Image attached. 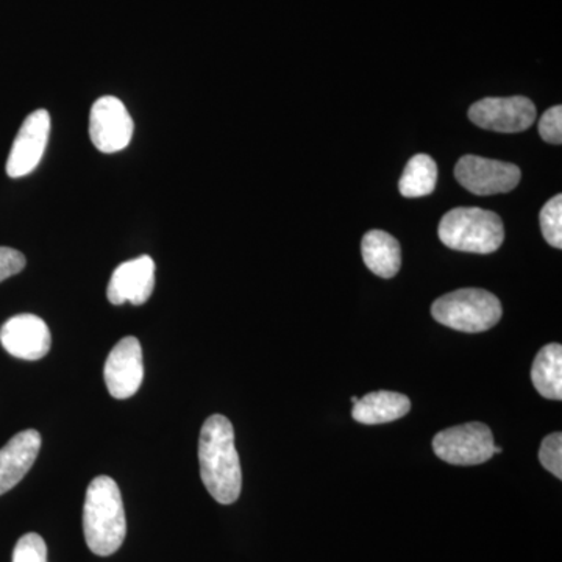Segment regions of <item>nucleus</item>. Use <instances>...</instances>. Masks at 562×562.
<instances>
[{"label":"nucleus","mask_w":562,"mask_h":562,"mask_svg":"<svg viewBox=\"0 0 562 562\" xmlns=\"http://www.w3.org/2000/svg\"><path fill=\"white\" fill-rule=\"evenodd\" d=\"M111 397L131 398L139 391L144 380L143 349L135 336L122 338L106 358L103 369Z\"/></svg>","instance_id":"9d476101"},{"label":"nucleus","mask_w":562,"mask_h":562,"mask_svg":"<svg viewBox=\"0 0 562 562\" xmlns=\"http://www.w3.org/2000/svg\"><path fill=\"white\" fill-rule=\"evenodd\" d=\"M541 231L546 241L557 249L562 247V195H554L541 210Z\"/></svg>","instance_id":"a211bd4d"},{"label":"nucleus","mask_w":562,"mask_h":562,"mask_svg":"<svg viewBox=\"0 0 562 562\" xmlns=\"http://www.w3.org/2000/svg\"><path fill=\"white\" fill-rule=\"evenodd\" d=\"M469 120L484 131L519 133L530 128L536 121V106L522 95L487 98L469 109Z\"/></svg>","instance_id":"6e6552de"},{"label":"nucleus","mask_w":562,"mask_h":562,"mask_svg":"<svg viewBox=\"0 0 562 562\" xmlns=\"http://www.w3.org/2000/svg\"><path fill=\"white\" fill-rule=\"evenodd\" d=\"M412 408L406 395L392 391H376L353 403L351 416L360 424L379 425L402 419Z\"/></svg>","instance_id":"4468645a"},{"label":"nucleus","mask_w":562,"mask_h":562,"mask_svg":"<svg viewBox=\"0 0 562 562\" xmlns=\"http://www.w3.org/2000/svg\"><path fill=\"white\" fill-rule=\"evenodd\" d=\"M0 342L11 357L38 361L50 350L52 336L46 322L35 314L11 317L0 328Z\"/></svg>","instance_id":"9b49d317"},{"label":"nucleus","mask_w":562,"mask_h":562,"mask_svg":"<svg viewBox=\"0 0 562 562\" xmlns=\"http://www.w3.org/2000/svg\"><path fill=\"white\" fill-rule=\"evenodd\" d=\"M361 254L364 265L382 279H392L401 271V244L390 233L382 231L366 233L361 243Z\"/></svg>","instance_id":"2eb2a0df"},{"label":"nucleus","mask_w":562,"mask_h":562,"mask_svg":"<svg viewBox=\"0 0 562 562\" xmlns=\"http://www.w3.org/2000/svg\"><path fill=\"white\" fill-rule=\"evenodd\" d=\"M13 562H47V546L36 532L22 536L14 547Z\"/></svg>","instance_id":"6ab92c4d"},{"label":"nucleus","mask_w":562,"mask_h":562,"mask_svg":"<svg viewBox=\"0 0 562 562\" xmlns=\"http://www.w3.org/2000/svg\"><path fill=\"white\" fill-rule=\"evenodd\" d=\"M135 124L124 103L113 95H103L92 105L90 136L95 149L116 154L131 144Z\"/></svg>","instance_id":"0eeeda50"},{"label":"nucleus","mask_w":562,"mask_h":562,"mask_svg":"<svg viewBox=\"0 0 562 562\" xmlns=\"http://www.w3.org/2000/svg\"><path fill=\"white\" fill-rule=\"evenodd\" d=\"M436 180H438V166L435 160L428 155L419 154L406 165L398 181V191L403 198H425L435 191Z\"/></svg>","instance_id":"f3484780"},{"label":"nucleus","mask_w":562,"mask_h":562,"mask_svg":"<svg viewBox=\"0 0 562 562\" xmlns=\"http://www.w3.org/2000/svg\"><path fill=\"white\" fill-rule=\"evenodd\" d=\"M50 114L47 110H36L25 117L13 146H11L7 173L11 179L29 176L38 168L49 143Z\"/></svg>","instance_id":"1a4fd4ad"},{"label":"nucleus","mask_w":562,"mask_h":562,"mask_svg":"<svg viewBox=\"0 0 562 562\" xmlns=\"http://www.w3.org/2000/svg\"><path fill=\"white\" fill-rule=\"evenodd\" d=\"M502 453L501 447H494V454Z\"/></svg>","instance_id":"5701e85b"},{"label":"nucleus","mask_w":562,"mask_h":562,"mask_svg":"<svg viewBox=\"0 0 562 562\" xmlns=\"http://www.w3.org/2000/svg\"><path fill=\"white\" fill-rule=\"evenodd\" d=\"M439 239L449 249L492 254L501 249L505 228L498 214L482 209H454L439 224Z\"/></svg>","instance_id":"7ed1b4c3"},{"label":"nucleus","mask_w":562,"mask_h":562,"mask_svg":"<svg viewBox=\"0 0 562 562\" xmlns=\"http://www.w3.org/2000/svg\"><path fill=\"white\" fill-rule=\"evenodd\" d=\"M539 133L541 138L550 144L562 143V106L557 105L547 110L539 121Z\"/></svg>","instance_id":"412c9836"},{"label":"nucleus","mask_w":562,"mask_h":562,"mask_svg":"<svg viewBox=\"0 0 562 562\" xmlns=\"http://www.w3.org/2000/svg\"><path fill=\"white\" fill-rule=\"evenodd\" d=\"M155 288V261L149 255H140L122 262L114 269L106 290V297L113 305H144Z\"/></svg>","instance_id":"f8f14e48"},{"label":"nucleus","mask_w":562,"mask_h":562,"mask_svg":"<svg viewBox=\"0 0 562 562\" xmlns=\"http://www.w3.org/2000/svg\"><path fill=\"white\" fill-rule=\"evenodd\" d=\"M25 257L11 247H0V281L16 276L25 268Z\"/></svg>","instance_id":"4be33fe9"},{"label":"nucleus","mask_w":562,"mask_h":562,"mask_svg":"<svg viewBox=\"0 0 562 562\" xmlns=\"http://www.w3.org/2000/svg\"><path fill=\"white\" fill-rule=\"evenodd\" d=\"M454 177L472 194L494 195L513 191L522 173L512 162L465 155L454 166Z\"/></svg>","instance_id":"423d86ee"},{"label":"nucleus","mask_w":562,"mask_h":562,"mask_svg":"<svg viewBox=\"0 0 562 562\" xmlns=\"http://www.w3.org/2000/svg\"><path fill=\"white\" fill-rule=\"evenodd\" d=\"M201 479L211 497L221 505H232L241 495L243 471L235 447L232 422L214 414L203 424L199 438Z\"/></svg>","instance_id":"f257e3e1"},{"label":"nucleus","mask_w":562,"mask_h":562,"mask_svg":"<svg viewBox=\"0 0 562 562\" xmlns=\"http://www.w3.org/2000/svg\"><path fill=\"white\" fill-rule=\"evenodd\" d=\"M502 303L490 291L458 290L432 303L431 314L439 324L462 333L490 330L502 319Z\"/></svg>","instance_id":"20e7f679"},{"label":"nucleus","mask_w":562,"mask_h":562,"mask_svg":"<svg viewBox=\"0 0 562 562\" xmlns=\"http://www.w3.org/2000/svg\"><path fill=\"white\" fill-rule=\"evenodd\" d=\"M41 450V435L36 430H25L0 449V495L13 490L31 471Z\"/></svg>","instance_id":"ddd939ff"},{"label":"nucleus","mask_w":562,"mask_h":562,"mask_svg":"<svg viewBox=\"0 0 562 562\" xmlns=\"http://www.w3.org/2000/svg\"><path fill=\"white\" fill-rule=\"evenodd\" d=\"M83 531L88 547L98 557L116 553L127 535L120 486L101 475L88 486L83 506Z\"/></svg>","instance_id":"f03ea898"},{"label":"nucleus","mask_w":562,"mask_h":562,"mask_svg":"<svg viewBox=\"0 0 562 562\" xmlns=\"http://www.w3.org/2000/svg\"><path fill=\"white\" fill-rule=\"evenodd\" d=\"M531 380L542 397L550 401L562 398V347L549 344L539 350L531 369Z\"/></svg>","instance_id":"dca6fc26"},{"label":"nucleus","mask_w":562,"mask_h":562,"mask_svg":"<svg viewBox=\"0 0 562 562\" xmlns=\"http://www.w3.org/2000/svg\"><path fill=\"white\" fill-rule=\"evenodd\" d=\"M494 435L480 422L447 428L432 439L436 457L453 465H479L494 457Z\"/></svg>","instance_id":"39448f33"},{"label":"nucleus","mask_w":562,"mask_h":562,"mask_svg":"<svg viewBox=\"0 0 562 562\" xmlns=\"http://www.w3.org/2000/svg\"><path fill=\"white\" fill-rule=\"evenodd\" d=\"M539 460H541L542 468L553 473L558 480L562 479V435L561 432H553L547 436L541 443L539 450Z\"/></svg>","instance_id":"aec40b11"}]
</instances>
